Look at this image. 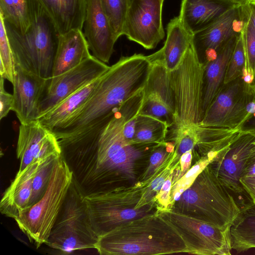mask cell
Here are the masks:
<instances>
[{
  "instance_id": "cell-1",
  "label": "cell",
  "mask_w": 255,
  "mask_h": 255,
  "mask_svg": "<svg viewBox=\"0 0 255 255\" xmlns=\"http://www.w3.org/2000/svg\"><path fill=\"white\" fill-rule=\"evenodd\" d=\"M137 114L133 106L124 103L104 128L93 125L58 139L61 156L84 197L135 184L140 161L159 144L126 139L125 124Z\"/></svg>"
},
{
  "instance_id": "cell-2",
  "label": "cell",
  "mask_w": 255,
  "mask_h": 255,
  "mask_svg": "<svg viewBox=\"0 0 255 255\" xmlns=\"http://www.w3.org/2000/svg\"><path fill=\"white\" fill-rule=\"evenodd\" d=\"M151 68L148 56L122 57L102 75L90 99L62 128L52 131L58 139L76 134L112 117L127 100L143 89Z\"/></svg>"
},
{
  "instance_id": "cell-3",
  "label": "cell",
  "mask_w": 255,
  "mask_h": 255,
  "mask_svg": "<svg viewBox=\"0 0 255 255\" xmlns=\"http://www.w3.org/2000/svg\"><path fill=\"white\" fill-rule=\"evenodd\" d=\"M100 255H161L189 253L177 232L159 214L119 226L99 237Z\"/></svg>"
},
{
  "instance_id": "cell-4",
  "label": "cell",
  "mask_w": 255,
  "mask_h": 255,
  "mask_svg": "<svg viewBox=\"0 0 255 255\" xmlns=\"http://www.w3.org/2000/svg\"><path fill=\"white\" fill-rule=\"evenodd\" d=\"M153 177L131 186L85 197L93 229L99 237L124 223L161 210L157 194L149 188Z\"/></svg>"
},
{
  "instance_id": "cell-5",
  "label": "cell",
  "mask_w": 255,
  "mask_h": 255,
  "mask_svg": "<svg viewBox=\"0 0 255 255\" xmlns=\"http://www.w3.org/2000/svg\"><path fill=\"white\" fill-rule=\"evenodd\" d=\"M4 22L15 66L42 78H51L60 34L39 2L31 0V23L24 34Z\"/></svg>"
},
{
  "instance_id": "cell-6",
  "label": "cell",
  "mask_w": 255,
  "mask_h": 255,
  "mask_svg": "<svg viewBox=\"0 0 255 255\" xmlns=\"http://www.w3.org/2000/svg\"><path fill=\"white\" fill-rule=\"evenodd\" d=\"M169 208L221 230L230 227L241 211L211 163Z\"/></svg>"
},
{
  "instance_id": "cell-7",
  "label": "cell",
  "mask_w": 255,
  "mask_h": 255,
  "mask_svg": "<svg viewBox=\"0 0 255 255\" xmlns=\"http://www.w3.org/2000/svg\"><path fill=\"white\" fill-rule=\"evenodd\" d=\"M72 181V173L61 156L55 163L44 195L15 219L19 228L37 248L46 243Z\"/></svg>"
},
{
  "instance_id": "cell-8",
  "label": "cell",
  "mask_w": 255,
  "mask_h": 255,
  "mask_svg": "<svg viewBox=\"0 0 255 255\" xmlns=\"http://www.w3.org/2000/svg\"><path fill=\"white\" fill-rule=\"evenodd\" d=\"M98 240L85 197L72 180L45 244L68 254L77 250L96 249Z\"/></svg>"
},
{
  "instance_id": "cell-9",
  "label": "cell",
  "mask_w": 255,
  "mask_h": 255,
  "mask_svg": "<svg viewBox=\"0 0 255 255\" xmlns=\"http://www.w3.org/2000/svg\"><path fill=\"white\" fill-rule=\"evenodd\" d=\"M205 64L190 44L180 63L170 71L175 105L173 130L198 126L203 116Z\"/></svg>"
},
{
  "instance_id": "cell-10",
  "label": "cell",
  "mask_w": 255,
  "mask_h": 255,
  "mask_svg": "<svg viewBox=\"0 0 255 255\" xmlns=\"http://www.w3.org/2000/svg\"><path fill=\"white\" fill-rule=\"evenodd\" d=\"M255 99L253 86L245 83L241 77L224 84L198 126L241 131L245 123L252 117L249 106Z\"/></svg>"
},
{
  "instance_id": "cell-11",
  "label": "cell",
  "mask_w": 255,
  "mask_h": 255,
  "mask_svg": "<svg viewBox=\"0 0 255 255\" xmlns=\"http://www.w3.org/2000/svg\"><path fill=\"white\" fill-rule=\"evenodd\" d=\"M159 214L179 234L189 254L231 255V227L221 230L171 208L160 211Z\"/></svg>"
},
{
  "instance_id": "cell-12",
  "label": "cell",
  "mask_w": 255,
  "mask_h": 255,
  "mask_svg": "<svg viewBox=\"0 0 255 255\" xmlns=\"http://www.w3.org/2000/svg\"><path fill=\"white\" fill-rule=\"evenodd\" d=\"M164 0H128L123 35L146 49L155 48L165 36Z\"/></svg>"
},
{
  "instance_id": "cell-13",
  "label": "cell",
  "mask_w": 255,
  "mask_h": 255,
  "mask_svg": "<svg viewBox=\"0 0 255 255\" xmlns=\"http://www.w3.org/2000/svg\"><path fill=\"white\" fill-rule=\"evenodd\" d=\"M110 67L92 55L74 68L50 78L39 105V117L99 78Z\"/></svg>"
},
{
  "instance_id": "cell-14",
  "label": "cell",
  "mask_w": 255,
  "mask_h": 255,
  "mask_svg": "<svg viewBox=\"0 0 255 255\" xmlns=\"http://www.w3.org/2000/svg\"><path fill=\"white\" fill-rule=\"evenodd\" d=\"M255 133L244 131L211 163L221 183L230 192L241 194L240 180L245 168L255 158Z\"/></svg>"
},
{
  "instance_id": "cell-15",
  "label": "cell",
  "mask_w": 255,
  "mask_h": 255,
  "mask_svg": "<svg viewBox=\"0 0 255 255\" xmlns=\"http://www.w3.org/2000/svg\"><path fill=\"white\" fill-rule=\"evenodd\" d=\"M243 4L230 9L213 24L192 35L191 43L203 63L214 59L220 48L240 34L245 21Z\"/></svg>"
},
{
  "instance_id": "cell-16",
  "label": "cell",
  "mask_w": 255,
  "mask_h": 255,
  "mask_svg": "<svg viewBox=\"0 0 255 255\" xmlns=\"http://www.w3.org/2000/svg\"><path fill=\"white\" fill-rule=\"evenodd\" d=\"M58 140L55 134L44 127L38 120L20 124L16 147L20 160L17 173L27 167L54 155H61Z\"/></svg>"
},
{
  "instance_id": "cell-17",
  "label": "cell",
  "mask_w": 255,
  "mask_h": 255,
  "mask_svg": "<svg viewBox=\"0 0 255 255\" xmlns=\"http://www.w3.org/2000/svg\"><path fill=\"white\" fill-rule=\"evenodd\" d=\"M49 79L42 78L15 66L12 84L14 98L12 111L20 124L38 120L39 105Z\"/></svg>"
},
{
  "instance_id": "cell-18",
  "label": "cell",
  "mask_w": 255,
  "mask_h": 255,
  "mask_svg": "<svg viewBox=\"0 0 255 255\" xmlns=\"http://www.w3.org/2000/svg\"><path fill=\"white\" fill-rule=\"evenodd\" d=\"M83 28L92 55L105 63H108L117 39L100 0H86Z\"/></svg>"
},
{
  "instance_id": "cell-19",
  "label": "cell",
  "mask_w": 255,
  "mask_h": 255,
  "mask_svg": "<svg viewBox=\"0 0 255 255\" xmlns=\"http://www.w3.org/2000/svg\"><path fill=\"white\" fill-rule=\"evenodd\" d=\"M239 4L232 0H182L178 16L185 28L193 35Z\"/></svg>"
},
{
  "instance_id": "cell-20",
  "label": "cell",
  "mask_w": 255,
  "mask_h": 255,
  "mask_svg": "<svg viewBox=\"0 0 255 255\" xmlns=\"http://www.w3.org/2000/svg\"><path fill=\"white\" fill-rule=\"evenodd\" d=\"M92 55L81 30L73 29L60 34L53 60L52 77L74 68Z\"/></svg>"
},
{
  "instance_id": "cell-21",
  "label": "cell",
  "mask_w": 255,
  "mask_h": 255,
  "mask_svg": "<svg viewBox=\"0 0 255 255\" xmlns=\"http://www.w3.org/2000/svg\"><path fill=\"white\" fill-rule=\"evenodd\" d=\"M43 161L35 162L21 173H17L0 200V211L2 214L15 220L28 208L31 195L32 180Z\"/></svg>"
},
{
  "instance_id": "cell-22",
  "label": "cell",
  "mask_w": 255,
  "mask_h": 255,
  "mask_svg": "<svg viewBox=\"0 0 255 255\" xmlns=\"http://www.w3.org/2000/svg\"><path fill=\"white\" fill-rule=\"evenodd\" d=\"M101 76L69 96L40 116L38 120L52 131L62 128L76 115L90 99Z\"/></svg>"
},
{
  "instance_id": "cell-23",
  "label": "cell",
  "mask_w": 255,
  "mask_h": 255,
  "mask_svg": "<svg viewBox=\"0 0 255 255\" xmlns=\"http://www.w3.org/2000/svg\"><path fill=\"white\" fill-rule=\"evenodd\" d=\"M53 20L59 34L81 30L85 19L86 0H37Z\"/></svg>"
},
{
  "instance_id": "cell-24",
  "label": "cell",
  "mask_w": 255,
  "mask_h": 255,
  "mask_svg": "<svg viewBox=\"0 0 255 255\" xmlns=\"http://www.w3.org/2000/svg\"><path fill=\"white\" fill-rule=\"evenodd\" d=\"M240 34L222 46L214 59L204 63L203 115L223 85L228 64Z\"/></svg>"
},
{
  "instance_id": "cell-25",
  "label": "cell",
  "mask_w": 255,
  "mask_h": 255,
  "mask_svg": "<svg viewBox=\"0 0 255 255\" xmlns=\"http://www.w3.org/2000/svg\"><path fill=\"white\" fill-rule=\"evenodd\" d=\"M148 57L151 61V68L144 88V96L157 98L166 105L175 118V105L170 71L159 50Z\"/></svg>"
},
{
  "instance_id": "cell-26",
  "label": "cell",
  "mask_w": 255,
  "mask_h": 255,
  "mask_svg": "<svg viewBox=\"0 0 255 255\" xmlns=\"http://www.w3.org/2000/svg\"><path fill=\"white\" fill-rule=\"evenodd\" d=\"M192 35L185 28L179 16L168 23L165 41L159 49L168 71L173 70L180 63L191 43Z\"/></svg>"
},
{
  "instance_id": "cell-27",
  "label": "cell",
  "mask_w": 255,
  "mask_h": 255,
  "mask_svg": "<svg viewBox=\"0 0 255 255\" xmlns=\"http://www.w3.org/2000/svg\"><path fill=\"white\" fill-rule=\"evenodd\" d=\"M231 247L237 253L255 248V205L241 210L230 228Z\"/></svg>"
},
{
  "instance_id": "cell-28",
  "label": "cell",
  "mask_w": 255,
  "mask_h": 255,
  "mask_svg": "<svg viewBox=\"0 0 255 255\" xmlns=\"http://www.w3.org/2000/svg\"><path fill=\"white\" fill-rule=\"evenodd\" d=\"M0 15L17 32L23 34L31 23V0H0Z\"/></svg>"
},
{
  "instance_id": "cell-29",
  "label": "cell",
  "mask_w": 255,
  "mask_h": 255,
  "mask_svg": "<svg viewBox=\"0 0 255 255\" xmlns=\"http://www.w3.org/2000/svg\"><path fill=\"white\" fill-rule=\"evenodd\" d=\"M170 128L165 121L139 113L136 117L133 143H161L166 141Z\"/></svg>"
},
{
  "instance_id": "cell-30",
  "label": "cell",
  "mask_w": 255,
  "mask_h": 255,
  "mask_svg": "<svg viewBox=\"0 0 255 255\" xmlns=\"http://www.w3.org/2000/svg\"><path fill=\"white\" fill-rule=\"evenodd\" d=\"M61 155H52L40 165L32 180V192L28 208L37 203L47 188L55 162Z\"/></svg>"
},
{
  "instance_id": "cell-31",
  "label": "cell",
  "mask_w": 255,
  "mask_h": 255,
  "mask_svg": "<svg viewBox=\"0 0 255 255\" xmlns=\"http://www.w3.org/2000/svg\"><path fill=\"white\" fill-rule=\"evenodd\" d=\"M0 77L13 83L15 64L3 18L0 15Z\"/></svg>"
},
{
  "instance_id": "cell-32",
  "label": "cell",
  "mask_w": 255,
  "mask_h": 255,
  "mask_svg": "<svg viewBox=\"0 0 255 255\" xmlns=\"http://www.w3.org/2000/svg\"><path fill=\"white\" fill-rule=\"evenodd\" d=\"M117 40L123 35L128 0H100Z\"/></svg>"
},
{
  "instance_id": "cell-33",
  "label": "cell",
  "mask_w": 255,
  "mask_h": 255,
  "mask_svg": "<svg viewBox=\"0 0 255 255\" xmlns=\"http://www.w3.org/2000/svg\"><path fill=\"white\" fill-rule=\"evenodd\" d=\"M213 161V159L208 156H201L181 178L172 184L170 194V207L192 184L198 175L206 167Z\"/></svg>"
},
{
  "instance_id": "cell-34",
  "label": "cell",
  "mask_w": 255,
  "mask_h": 255,
  "mask_svg": "<svg viewBox=\"0 0 255 255\" xmlns=\"http://www.w3.org/2000/svg\"><path fill=\"white\" fill-rule=\"evenodd\" d=\"M242 35L245 56V65L243 73L249 74L253 77L254 83L252 86H254L255 85V29L247 20L246 15Z\"/></svg>"
},
{
  "instance_id": "cell-35",
  "label": "cell",
  "mask_w": 255,
  "mask_h": 255,
  "mask_svg": "<svg viewBox=\"0 0 255 255\" xmlns=\"http://www.w3.org/2000/svg\"><path fill=\"white\" fill-rule=\"evenodd\" d=\"M245 51L241 32L238 38L229 61L223 85L228 84L241 77L245 68Z\"/></svg>"
},
{
  "instance_id": "cell-36",
  "label": "cell",
  "mask_w": 255,
  "mask_h": 255,
  "mask_svg": "<svg viewBox=\"0 0 255 255\" xmlns=\"http://www.w3.org/2000/svg\"><path fill=\"white\" fill-rule=\"evenodd\" d=\"M140 114L151 116L166 122L170 126L175 124L173 114L157 98L144 96Z\"/></svg>"
},
{
  "instance_id": "cell-37",
  "label": "cell",
  "mask_w": 255,
  "mask_h": 255,
  "mask_svg": "<svg viewBox=\"0 0 255 255\" xmlns=\"http://www.w3.org/2000/svg\"><path fill=\"white\" fill-rule=\"evenodd\" d=\"M175 147V142L174 140L165 141L159 144L151 151L149 156L148 166L143 175V180L149 178L156 171L169 156L174 151Z\"/></svg>"
},
{
  "instance_id": "cell-38",
  "label": "cell",
  "mask_w": 255,
  "mask_h": 255,
  "mask_svg": "<svg viewBox=\"0 0 255 255\" xmlns=\"http://www.w3.org/2000/svg\"><path fill=\"white\" fill-rule=\"evenodd\" d=\"M173 172V171L167 176L160 190L156 196V199L161 209V210L168 208L170 205V194L172 185Z\"/></svg>"
},
{
  "instance_id": "cell-39",
  "label": "cell",
  "mask_w": 255,
  "mask_h": 255,
  "mask_svg": "<svg viewBox=\"0 0 255 255\" xmlns=\"http://www.w3.org/2000/svg\"><path fill=\"white\" fill-rule=\"evenodd\" d=\"M0 77V120L5 118L9 111L12 110L14 105L13 95L7 93L4 89V80Z\"/></svg>"
},
{
  "instance_id": "cell-40",
  "label": "cell",
  "mask_w": 255,
  "mask_h": 255,
  "mask_svg": "<svg viewBox=\"0 0 255 255\" xmlns=\"http://www.w3.org/2000/svg\"><path fill=\"white\" fill-rule=\"evenodd\" d=\"M240 181L244 191L248 194L253 204L255 205V176L241 177Z\"/></svg>"
},
{
  "instance_id": "cell-41",
  "label": "cell",
  "mask_w": 255,
  "mask_h": 255,
  "mask_svg": "<svg viewBox=\"0 0 255 255\" xmlns=\"http://www.w3.org/2000/svg\"><path fill=\"white\" fill-rule=\"evenodd\" d=\"M137 116L129 119L127 121L124 126V136L126 139L129 143H133L132 141L135 132Z\"/></svg>"
},
{
  "instance_id": "cell-42",
  "label": "cell",
  "mask_w": 255,
  "mask_h": 255,
  "mask_svg": "<svg viewBox=\"0 0 255 255\" xmlns=\"http://www.w3.org/2000/svg\"><path fill=\"white\" fill-rule=\"evenodd\" d=\"M193 150H190L183 153L179 158L180 165V175L182 176L190 168L192 159ZM180 177V178H181Z\"/></svg>"
},
{
  "instance_id": "cell-43",
  "label": "cell",
  "mask_w": 255,
  "mask_h": 255,
  "mask_svg": "<svg viewBox=\"0 0 255 255\" xmlns=\"http://www.w3.org/2000/svg\"><path fill=\"white\" fill-rule=\"evenodd\" d=\"M246 18L255 29V0L243 4Z\"/></svg>"
},
{
  "instance_id": "cell-44",
  "label": "cell",
  "mask_w": 255,
  "mask_h": 255,
  "mask_svg": "<svg viewBox=\"0 0 255 255\" xmlns=\"http://www.w3.org/2000/svg\"><path fill=\"white\" fill-rule=\"evenodd\" d=\"M254 176H255V158L252 160L245 168L241 177H249Z\"/></svg>"
},
{
  "instance_id": "cell-45",
  "label": "cell",
  "mask_w": 255,
  "mask_h": 255,
  "mask_svg": "<svg viewBox=\"0 0 255 255\" xmlns=\"http://www.w3.org/2000/svg\"><path fill=\"white\" fill-rule=\"evenodd\" d=\"M242 130L255 133V114L245 123Z\"/></svg>"
},
{
  "instance_id": "cell-46",
  "label": "cell",
  "mask_w": 255,
  "mask_h": 255,
  "mask_svg": "<svg viewBox=\"0 0 255 255\" xmlns=\"http://www.w3.org/2000/svg\"><path fill=\"white\" fill-rule=\"evenodd\" d=\"M239 4H243L252 0H232Z\"/></svg>"
},
{
  "instance_id": "cell-47",
  "label": "cell",
  "mask_w": 255,
  "mask_h": 255,
  "mask_svg": "<svg viewBox=\"0 0 255 255\" xmlns=\"http://www.w3.org/2000/svg\"><path fill=\"white\" fill-rule=\"evenodd\" d=\"M253 87H254V88L255 91V85L254 86H253Z\"/></svg>"
},
{
  "instance_id": "cell-48",
  "label": "cell",
  "mask_w": 255,
  "mask_h": 255,
  "mask_svg": "<svg viewBox=\"0 0 255 255\" xmlns=\"http://www.w3.org/2000/svg\"><path fill=\"white\" fill-rule=\"evenodd\" d=\"M254 144L255 145V141L254 142Z\"/></svg>"
}]
</instances>
